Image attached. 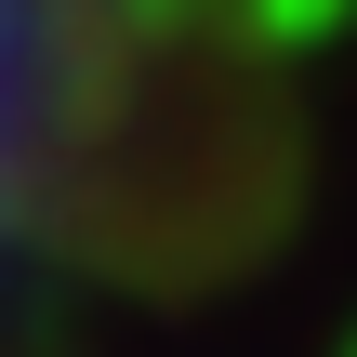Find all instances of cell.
I'll return each instance as SVG.
<instances>
[]
</instances>
